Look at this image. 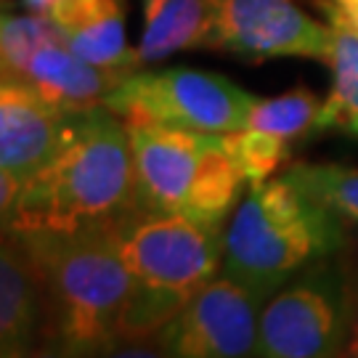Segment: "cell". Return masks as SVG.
<instances>
[{
	"label": "cell",
	"mask_w": 358,
	"mask_h": 358,
	"mask_svg": "<svg viewBox=\"0 0 358 358\" xmlns=\"http://www.w3.org/2000/svg\"><path fill=\"white\" fill-rule=\"evenodd\" d=\"M138 207L136 165L125 122L106 106L72 115L51 162L27 180L6 231L106 229Z\"/></svg>",
	"instance_id": "cell-1"
},
{
	"label": "cell",
	"mask_w": 358,
	"mask_h": 358,
	"mask_svg": "<svg viewBox=\"0 0 358 358\" xmlns=\"http://www.w3.org/2000/svg\"><path fill=\"white\" fill-rule=\"evenodd\" d=\"M103 234L122 257L133 289L120 321V343L154 340L223 263L220 229L180 213L133 207Z\"/></svg>",
	"instance_id": "cell-2"
},
{
	"label": "cell",
	"mask_w": 358,
	"mask_h": 358,
	"mask_svg": "<svg viewBox=\"0 0 358 358\" xmlns=\"http://www.w3.org/2000/svg\"><path fill=\"white\" fill-rule=\"evenodd\" d=\"M8 234L22 242L40 273L48 334L80 358H101L115 348L133 279L103 229Z\"/></svg>",
	"instance_id": "cell-3"
},
{
	"label": "cell",
	"mask_w": 358,
	"mask_h": 358,
	"mask_svg": "<svg viewBox=\"0 0 358 358\" xmlns=\"http://www.w3.org/2000/svg\"><path fill=\"white\" fill-rule=\"evenodd\" d=\"M345 244L343 217L289 178L250 186L223 234V273L263 303L310 263Z\"/></svg>",
	"instance_id": "cell-4"
},
{
	"label": "cell",
	"mask_w": 358,
	"mask_h": 358,
	"mask_svg": "<svg viewBox=\"0 0 358 358\" xmlns=\"http://www.w3.org/2000/svg\"><path fill=\"white\" fill-rule=\"evenodd\" d=\"M125 128L136 165L138 205L180 213L205 226L223 229L247 183L223 136L165 125Z\"/></svg>",
	"instance_id": "cell-5"
},
{
	"label": "cell",
	"mask_w": 358,
	"mask_h": 358,
	"mask_svg": "<svg viewBox=\"0 0 358 358\" xmlns=\"http://www.w3.org/2000/svg\"><path fill=\"white\" fill-rule=\"evenodd\" d=\"M103 106L125 125H165L223 136L247 128L255 96L215 72L170 66L128 75L109 90Z\"/></svg>",
	"instance_id": "cell-6"
},
{
	"label": "cell",
	"mask_w": 358,
	"mask_h": 358,
	"mask_svg": "<svg viewBox=\"0 0 358 358\" xmlns=\"http://www.w3.org/2000/svg\"><path fill=\"white\" fill-rule=\"evenodd\" d=\"M353 324V282L327 257L260 308L257 358H343Z\"/></svg>",
	"instance_id": "cell-7"
},
{
	"label": "cell",
	"mask_w": 358,
	"mask_h": 358,
	"mask_svg": "<svg viewBox=\"0 0 358 358\" xmlns=\"http://www.w3.org/2000/svg\"><path fill=\"white\" fill-rule=\"evenodd\" d=\"M0 62L6 80L32 88L69 115L103 106L109 90L125 80L80 59L45 16L29 11L3 16Z\"/></svg>",
	"instance_id": "cell-8"
},
{
	"label": "cell",
	"mask_w": 358,
	"mask_h": 358,
	"mask_svg": "<svg viewBox=\"0 0 358 358\" xmlns=\"http://www.w3.org/2000/svg\"><path fill=\"white\" fill-rule=\"evenodd\" d=\"M263 300L231 276H215L154 337L167 358H257Z\"/></svg>",
	"instance_id": "cell-9"
},
{
	"label": "cell",
	"mask_w": 358,
	"mask_h": 358,
	"mask_svg": "<svg viewBox=\"0 0 358 358\" xmlns=\"http://www.w3.org/2000/svg\"><path fill=\"white\" fill-rule=\"evenodd\" d=\"M213 48L244 59H332V27L310 19L294 0H210Z\"/></svg>",
	"instance_id": "cell-10"
},
{
	"label": "cell",
	"mask_w": 358,
	"mask_h": 358,
	"mask_svg": "<svg viewBox=\"0 0 358 358\" xmlns=\"http://www.w3.org/2000/svg\"><path fill=\"white\" fill-rule=\"evenodd\" d=\"M72 115L16 80L0 85V176L24 186L51 162Z\"/></svg>",
	"instance_id": "cell-11"
},
{
	"label": "cell",
	"mask_w": 358,
	"mask_h": 358,
	"mask_svg": "<svg viewBox=\"0 0 358 358\" xmlns=\"http://www.w3.org/2000/svg\"><path fill=\"white\" fill-rule=\"evenodd\" d=\"M48 337L40 273L22 242L6 231L0 250V358H22Z\"/></svg>",
	"instance_id": "cell-12"
},
{
	"label": "cell",
	"mask_w": 358,
	"mask_h": 358,
	"mask_svg": "<svg viewBox=\"0 0 358 358\" xmlns=\"http://www.w3.org/2000/svg\"><path fill=\"white\" fill-rule=\"evenodd\" d=\"M45 19L88 64L120 77L138 72L136 51L125 35L122 0H56Z\"/></svg>",
	"instance_id": "cell-13"
},
{
	"label": "cell",
	"mask_w": 358,
	"mask_h": 358,
	"mask_svg": "<svg viewBox=\"0 0 358 358\" xmlns=\"http://www.w3.org/2000/svg\"><path fill=\"white\" fill-rule=\"evenodd\" d=\"M143 29L136 48L138 66L165 62L192 48H213L210 0H141Z\"/></svg>",
	"instance_id": "cell-14"
},
{
	"label": "cell",
	"mask_w": 358,
	"mask_h": 358,
	"mask_svg": "<svg viewBox=\"0 0 358 358\" xmlns=\"http://www.w3.org/2000/svg\"><path fill=\"white\" fill-rule=\"evenodd\" d=\"M284 178H289L308 196L319 199L332 213L358 223V167L334 165V162H300L292 165Z\"/></svg>",
	"instance_id": "cell-15"
},
{
	"label": "cell",
	"mask_w": 358,
	"mask_h": 358,
	"mask_svg": "<svg viewBox=\"0 0 358 358\" xmlns=\"http://www.w3.org/2000/svg\"><path fill=\"white\" fill-rule=\"evenodd\" d=\"M321 103L324 101H319V96L306 88H294L273 99H255L247 128L266 130L289 141L308 130H316Z\"/></svg>",
	"instance_id": "cell-16"
},
{
	"label": "cell",
	"mask_w": 358,
	"mask_h": 358,
	"mask_svg": "<svg viewBox=\"0 0 358 358\" xmlns=\"http://www.w3.org/2000/svg\"><path fill=\"white\" fill-rule=\"evenodd\" d=\"M223 141H226L231 159L236 162L239 173L250 186L268 180L289 157L287 138L266 133V130L244 128L236 133H223Z\"/></svg>",
	"instance_id": "cell-17"
},
{
	"label": "cell",
	"mask_w": 358,
	"mask_h": 358,
	"mask_svg": "<svg viewBox=\"0 0 358 358\" xmlns=\"http://www.w3.org/2000/svg\"><path fill=\"white\" fill-rule=\"evenodd\" d=\"M316 130H337L343 136L358 138V83L329 93V99L321 103Z\"/></svg>",
	"instance_id": "cell-18"
},
{
	"label": "cell",
	"mask_w": 358,
	"mask_h": 358,
	"mask_svg": "<svg viewBox=\"0 0 358 358\" xmlns=\"http://www.w3.org/2000/svg\"><path fill=\"white\" fill-rule=\"evenodd\" d=\"M101 358H167V353L157 340H130V343H117Z\"/></svg>",
	"instance_id": "cell-19"
},
{
	"label": "cell",
	"mask_w": 358,
	"mask_h": 358,
	"mask_svg": "<svg viewBox=\"0 0 358 358\" xmlns=\"http://www.w3.org/2000/svg\"><path fill=\"white\" fill-rule=\"evenodd\" d=\"M22 358H80V356H75L62 340H56V337L48 334V337H43L38 345L32 348L29 353H24Z\"/></svg>",
	"instance_id": "cell-20"
},
{
	"label": "cell",
	"mask_w": 358,
	"mask_h": 358,
	"mask_svg": "<svg viewBox=\"0 0 358 358\" xmlns=\"http://www.w3.org/2000/svg\"><path fill=\"white\" fill-rule=\"evenodd\" d=\"M343 358H358V279L353 282V324H350V337Z\"/></svg>",
	"instance_id": "cell-21"
},
{
	"label": "cell",
	"mask_w": 358,
	"mask_h": 358,
	"mask_svg": "<svg viewBox=\"0 0 358 358\" xmlns=\"http://www.w3.org/2000/svg\"><path fill=\"white\" fill-rule=\"evenodd\" d=\"M53 3H56V0H22L24 11H29V13H40V16H45V13L51 11Z\"/></svg>",
	"instance_id": "cell-22"
}]
</instances>
